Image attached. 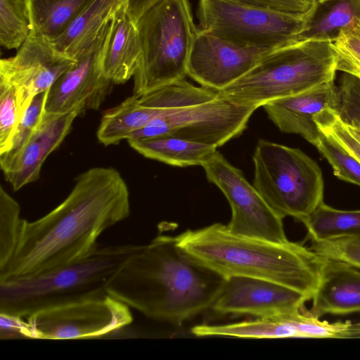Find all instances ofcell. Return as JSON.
I'll return each instance as SVG.
<instances>
[{
    "label": "cell",
    "mask_w": 360,
    "mask_h": 360,
    "mask_svg": "<svg viewBox=\"0 0 360 360\" xmlns=\"http://www.w3.org/2000/svg\"><path fill=\"white\" fill-rule=\"evenodd\" d=\"M20 119L15 90L0 80V154L8 148Z\"/></svg>",
    "instance_id": "33"
},
{
    "label": "cell",
    "mask_w": 360,
    "mask_h": 360,
    "mask_svg": "<svg viewBox=\"0 0 360 360\" xmlns=\"http://www.w3.org/2000/svg\"><path fill=\"white\" fill-rule=\"evenodd\" d=\"M338 58L333 41L295 40L275 49L219 93L238 105L257 109L334 81Z\"/></svg>",
    "instance_id": "5"
},
{
    "label": "cell",
    "mask_w": 360,
    "mask_h": 360,
    "mask_svg": "<svg viewBox=\"0 0 360 360\" xmlns=\"http://www.w3.org/2000/svg\"><path fill=\"white\" fill-rule=\"evenodd\" d=\"M242 4L271 8L283 12L311 14L316 9V0H231Z\"/></svg>",
    "instance_id": "34"
},
{
    "label": "cell",
    "mask_w": 360,
    "mask_h": 360,
    "mask_svg": "<svg viewBox=\"0 0 360 360\" xmlns=\"http://www.w3.org/2000/svg\"><path fill=\"white\" fill-rule=\"evenodd\" d=\"M192 258L225 278L243 276L274 282L312 299L326 259L302 244L273 242L230 231L215 223L176 236Z\"/></svg>",
    "instance_id": "3"
},
{
    "label": "cell",
    "mask_w": 360,
    "mask_h": 360,
    "mask_svg": "<svg viewBox=\"0 0 360 360\" xmlns=\"http://www.w3.org/2000/svg\"><path fill=\"white\" fill-rule=\"evenodd\" d=\"M337 86L330 82L306 91L270 101L263 108L269 120L278 129L301 136L316 146L321 136L314 117L323 110H336Z\"/></svg>",
    "instance_id": "16"
},
{
    "label": "cell",
    "mask_w": 360,
    "mask_h": 360,
    "mask_svg": "<svg viewBox=\"0 0 360 360\" xmlns=\"http://www.w3.org/2000/svg\"><path fill=\"white\" fill-rule=\"evenodd\" d=\"M130 214L129 191L115 168L81 173L68 197L42 217L22 219L15 255L0 283L37 276L77 262L98 245L108 229Z\"/></svg>",
    "instance_id": "1"
},
{
    "label": "cell",
    "mask_w": 360,
    "mask_h": 360,
    "mask_svg": "<svg viewBox=\"0 0 360 360\" xmlns=\"http://www.w3.org/2000/svg\"><path fill=\"white\" fill-rule=\"evenodd\" d=\"M319 130L335 139L360 162V141L352 132L349 124L340 117L337 110L326 108L314 117Z\"/></svg>",
    "instance_id": "30"
},
{
    "label": "cell",
    "mask_w": 360,
    "mask_h": 360,
    "mask_svg": "<svg viewBox=\"0 0 360 360\" xmlns=\"http://www.w3.org/2000/svg\"><path fill=\"white\" fill-rule=\"evenodd\" d=\"M226 278L161 235L141 245L109 282L111 297L161 322L180 325L210 309Z\"/></svg>",
    "instance_id": "2"
},
{
    "label": "cell",
    "mask_w": 360,
    "mask_h": 360,
    "mask_svg": "<svg viewBox=\"0 0 360 360\" xmlns=\"http://www.w3.org/2000/svg\"><path fill=\"white\" fill-rule=\"evenodd\" d=\"M202 167L207 180L220 189L229 202L230 231L273 242L288 241L283 218L269 206L240 169L218 151Z\"/></svg>",
    "instance_id": "11"
},
{
    "label": "cell",
    "mask_w": 360,
    "mask_h": 360,
    "mask_svg": "<svg viewBox=\"0 0 360 360\" xmlns=\"http://www.w3.org/2000/svg\"><path fill=\"white\" fill-rule=\"evenodd\" d=\"M360 20V4L356 0H330L319 4L305 30L297 40L335 41L340 32Z\"/></svg>",
    "instance_id": "23"
},
{
    "label": "cell",
    "mask_w": 360,
    "mask_h": 360,
    "mask_svg": "<svg viewBox=\"0 0 360 360\" xmlns=\"http://www.w3.org/2000/svg\"><path fill=\"white\" fill-rule=\"evenodd\" d=\"M319 4H323L327 1H329L330 0H316Z\"/></svg>",
    "instance_id": "41"
},
{
    "label": "cell",
    "mask_w": 360,
    "mask_h": 360,
    "mask_svg": "<svg viewBox=\"0 0 360 360\" xmlns=\"http://www.w3.org/2000/svg\"><path fill=\"white\" fill-rule=\"evenodd\" d=\"M81 113L79 109L63 114L45 110L36 131L8 169L3 172L14 191L39 178L44 162L63 142L74 120Z\"/></svg>",
    "instance_id": "17"
},
{
    "label": "cell",
    "mask_w": 360,
    "mask_h": 360,
    "mask_svg": "<svg viewBox=\"0 0 360 360\" xmlns=\"http://www.w3.org/2000/svg\"><path fill=\"white\" fill-rule=\"evenodd\" d=\"M256 110L238 105L219 93L212 101L178 108L153 119L128 139L169 136L218 148L240 136Z\"/></svg>",
    "instance_id": "9"
},
{
    "label": "cell",
    "mask_w": 360,
    "mask_h": 360,
    "mask_svg": "<svg viewBox=\"0 0 360 360\" xmlns=\"http://www.w3.org/2000/svg\"><path fill=\"white\" fill-rule=\"evenodd\" d=\"M161 0H122L126 11L134 22L151 6Z\"/></svg>",
    "instance_id": "38"
},
{
    "label": "cell",
    "mask_w": 360,
    "mask_h": 360,
    "mask_svg": "<svg viewBox=\"0 0 360 360\" xmlns=\"http://www.w3.org/2000/svg\"><path fill=\"white\" fill-rule=\"evenodd\" d=\"M252 161V185L283 219L303 223L323 202L321 169L301 150L259 139Z\"/></svg>",
    "instance_id": "7"
},
{
    "label": "cell",
    "mask_w": 360,
    "mask_h": 360,
    "mask_svg": "<svg viewBox=\"0 0 360 360\" xmlns=\"http://www.w3.org/2000/svg\"><path fill=\"white\" fill-rule=\"evenodd\" d=\"M310 298L297 290L266 280L231 276L210 309L220 314L268 317L304 309Z\"/></svg>",
    "instance_id": "15"
},
{
    "label": "cell",
    "mask_w": 360,
    "mask_h": 360,
    "mask_svg": "<svg viewBox=\"0 0 360 360\" xmlns=\"http://www.w3.org/2000/svg\"><path fill=\"white\" fill-rule=\"evenodd\" d=\"M133 244L97 247L82 259L37 276L0 283V313L27 318L39 310L102 297Z\"/></svg>",
    "instance_id": "4"
},
{
    "label": "cell",
    "mask_w": 360,
    "mask_h": 360,
    "mask_svg": "<svg viewBox=\"0 0 360 360\" xmlns=\"http://www.w3.org/2000/svg\"><path fill=\"white\" fill-rule=\"evenodd\" d=\"M122 4V0L91 1L51 42L76 60L108 30Z\"/></svg>",
    "instance_id": "20"
},
{
    "label": "cell",
    "mask_w": 360,
    "mask_h": 360,
    "mask_svg": "<svg viewBox=\"0 0 360 360\" xmlns=\"http://www.w3.org/2000/svg\"><path fill=\"white\" fill-rule=\"evenodd\" d=\"M129 145L143 156L175 167L202 166L217 147L169 136L129 139Z\"/></svg>",
    "instance_id": "21"
},
{
    "label": "cell",
    "mask_w": 360,
    "mask_h": 360,
    "mask_svg": "<svg viewBox=\"0 0 360 360\" xmlns=\"http://www.w3.org/2000/svg\"><path fill=\"white\" fill-rule=\"evenodd\" d=\"M136 24L141 52L133 96L139 98L185 79L198 25L190 0H161Z\"/></svg>",
    "instance_id": "6"
},
{
    "label": "cell",
    "mask_w": 360,
    "mask_h": 360,
    "mask_svg": "<svg viewBox=\"0 0 360 360\" xmlns=\"http://www.w3.org/2000/svg\"><path fill=\"white\" fill-rule=\"evenodd\" d=\"M93 0H29L32 30L51 41Z\"/></svg>",
    "instance_id": "25"
},
{
    "label": "cell",
    "mask_w": 360,
    "mask_h": 360,
    "mask_svg": "<svg viewBox=\"0 0 360 360\" xmlns=\"http://www.w3.org/2000/svg\"><path fill=\"white\" fill-rule=\"evenodd\" d=\"M164 114L143 105L139 97L132 95L104 112L96 132L97 139L104 146L117 144Z\"/></svg>",
    "instance_id": "22"
},
{
    "label": "cell",
    "mask_w": 360,
    "mask_h": 360,
    "mask_svg": "<svg viewBox=\"0 0 360 360\" xmlns=\"http://www.w3.org/2000/svg\"><path fill=\"white\" fill-rule=\"evenodd\" d=\"M315 147L338 179L360 186V162L335 139L322 134Z\"/></svg>",
    "instance_id": "29"
},
{
    "label": "cell",
    "mask_w": 360,
    "mask_h": 360,
    "mask_svg": "<svg viewBox=\"0 0 360 360\" xmlns=\"http://www.w3.org/2000/svg\"><path fill=\"white\" fill-rule=\"evenodd\" d=\"M22 219L20 207L0 187V273L11 263L18 243Z\"/></svg>",
    "instance_id": "27"
},
{
    "label": "cell",
    "mask_w": 360,
    "mask_h": 360,
    "mask_svg": "<svg viewBox=\"0 0 360 360\" xmlns=\"http://www.w3.org/2000/svg\"><path fill=\"white\" fill-rule=\"evenodd\" d=\"M32 29L29 0H0V45L18 49Z\"/></svg>",
    "instance_id": "26"
},
{
    "label": "cell",
    "mask_w": 360,
    "mask_h": 360,
    "mask_svg": "<svg viewBox=\"0 0 360 360\" xmlns=\"http://www.w3.org/2000/svg\"><path fill=\"white\" fill-rule=\"evenodd\" d=\"M302 224L311 241L360 236V210H338L322 202Z\"/></svg>",
    "instance_id": "24"
},
{
    "label": "cell",
    "mask_w": 360,
    "mask_h": 360,
    "mask_svg": "<svg viewBox=\"0 0 360 360\" xmlns=\"http://www.w3.org/2000/svg\"><path fill=\"white\" fill-rule=\"evenodd\" d=\"M345 338H360V322L350 323Z\"/></svg>",
    "instance_id": "39"
},
{
    "label": "cell",
    "mask_w": 360,
    "mask_h": 360,
    "mask_svg": "<svg viewBox=\"0 0 360 360\" xmlns=\"http://www.w3.org/2000/svg\"><path fill=\"white\" fill-rule=\"evenodd\" d=\"M336 110L346 123L360 131V79L342 72L337 86Z\"/></svg>",
    "instance_id": "32"
},
{
    "label": "cell",
    "mask_w": 360,
    "mask_h": 360,
    "mask_svg": "<svg viewBox=\"0 0 360 360\" xmlns=\"http://www.w3.org/2000/svg\"><path fill=\"white\" fill-rule=\"evenodd\" d=\"M360 4V0H356Z\"/></svg>",
    "instance_id": "42"
},
{
    "label": "cell",
    "mask_w": 360,
    "mask_h": 360,
    "mask_svg": "<svg viewBox=\"0 0 360 360\" xmlns=\"http://www.w3.org/2000/svg\"><path fill=\"white\" fill-rule=\"evenodd\" d=\"M309 248L320 257L360 269V236L313 240Z\"/></svg>",
    "instance_id": "31"
},
{
    "label": "cell",
    "mask_w": 360,
    "mask_h": 360,
    "mask_svg": "<svg viewBox=\"0 0 360 360\" xmlns=\"http://www.w3.org/2000/svg\"><path fill=\"white\" fill-rule=\"evenodd\" d=\"M277 47L244 46L198 27L188 60V76L200 86L221 91Z\"/></svg>",
    "instance_id": "13"
},
{
    "label": "cell",
    "mask_w": 360,
    "mask_h": 360,
    "mask_svg": "<svg viewBox=\"0 0 360 360\" xmlns=\"http://www.w3.org/2000/svg\"><path fill=\"white\" fill-rule=\"evenodd\" d=\"M109 28L50 88L45 105L46 112L63 114L76 109L84 112L99 108L114 84L102 72L103 52Z\"/></svg>",
    "instance_id": "14"
},
{
    "label": "cell",
    "mask_w": 360,
    "mask_h": 360,
    "mask_svg": "<svg viewBox=\"0 0 360 360\" xmlns=\"http://www.w3.org/2000/svg\"><path fill=\"white\" fill-rule=\"evenodd\" d=\"M32 338L30 323L22 317L0 313V339Z\"/></svg>",
    "instance_id": "35"
},
{
    "label": "cell",
    "mask_w": 360,
    "mask_h": 360,
    "mask_svg": "<svg viewBox=\"0 0 360 360\" xmlns=\"http://www.w3.org/2000/svg\"><path fill=\"white\" fill-rule=\"evenodd\" d=\"M333 45L360 59V20L342 30Z\"/></svg>",
    "instance_id": "36"
},
{
    "label": "cell",
    "mask_w": 360,
    "mask_h": 360,
    "mask_svg": "<svg viewBox=\"0 0 360 360\" xmlns=\"http://www.w3.org/2000/svg\"><path fill=\"white\" fill-rule=\"evenodd\" d=\"M309 313L347 314L360 311V269L347 264L326 259Z\"/></svg>",
    "instance_id": "18"
},
{
    "label": "cell",
    "mask_w": 360,
    "mask_h": 360,
    "mask_svg": "<svg viewBox=\"0 0 360 360\" xmlns=\"http://www.w3.org/2000/svg\"><path fill=\"white\" fill-rule=\"evenodd\" d=\"M48 91L37 95L20 117L7 150L0 154V166L6 170L37 129L45 112Z\"/></svg>",
    "instance_id": "28"
},
{
    "label": "cell",
    "mask_w": 360,
    "mask_h": 360,
    "mask_svg": "<svg viewBox=\"0 0 360 360\" xmlns=\"http://www.w3.org/2000/svg\"><path fill=\"white\" fill-rule=\"evenodd\" d=\"M335 49L338 54V71L351 74L360 79V59L345 51Z\"/></svg>",
    "instance_id": "37"
},
{
    "label": "cell",
    "mask_w": 360,
    "mask_h": 360,
    "mask_svg": "<svg viewBox=\"0 0 360 360\" xmlns=\"http://www.w3.org/2000/svg\"><path fill=\"white\" fill-rule=\"evenodd\" d=\"M139 31L124 4L112 19L102 57L103 75L114 84L134 77L141 56Z\"/></svg>",
    "instance_id": "19"
},
{
    "label": "cell",
    "mask_w": 360,
    "mask_h": 360,
    "mask_svg": "<svg viewBox=\"0 0 360 360\" xmlns=\"http://www.w3.org/2000/svg\"><path fill=\"white\" fill-rule=\"evenodd\" d=\"M349 127L354 135L360 141V131L349 124Z\"/></svg>",
    "instance_id": "40"
},
{
    "label": "cell",
    "mask_w": 360,
    "mask_h": 360,
    "mask_svg": "<svg viewBox=\"0 0 360 360\" xmlns=\"http://www.w3.org/2000/svg\"><path fill=\"white\" fill-rule=\"evenodd\" d=\"M313 13L283 12L231 0H198L196 8L200 30L250 46L277 47L297 40Z\"/></svg>",
    "instance_id": "8"
},
{
    "label": "cell",
    "mask_w": 360,
    "mask_h": 360,
    "mask_svg": "<svg viewBox=\"0 0 360 360\" xmlns=\"http://www.w3.org/2000/svg\"><path fill=\"white\" fill-rule=\"evenodd\" d=\"M76 60L60 52L50 39L32 30L17 53L0 61V80L15 90L20 115L38 94L50 89Z\"/></svg>",
    "instance_id": "12"
},
{
    "label": "cell",
    "mask_w": 360,
    "mask_h": 360,
    "mask_svg": "<svg viewBox=\"0 0 360 360\" xmlns=\"http://www.w3.org/2000/svg\"><path fill=\"white\" fill-rule=\"evenodd\" d=\"M26 319L32 338L49 340L100 337L133 321L129 307L109 295L44 309Z\"/></svg>",
    "instance_id": "10"
}]
</instances>
